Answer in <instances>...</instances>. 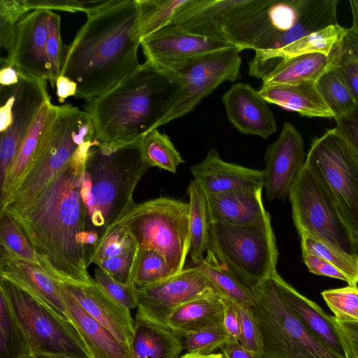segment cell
Segmentation results:
<instances>
[{
    "mask_svg": "<svg viewBox=\"0 0 358 358\" xmlns=\"http://www.w3.org/2000/svg\"><path fill=\"white\" fill-rule=\"evenodd\" d=\"M96 141L83 145L71 160L23 206L7 205L36 252L41 268L59 282L87 283L86 209L82 196L85 162Z\"/></svg>",
    "mask_w": 358,
    "mask_h": 358,
    "instance_id": "6da1fadb",
    "label": "cell"
},
{
    "mask_svg": "<svg viewBox=\"0 0 358 358\" xmlns=\"http://www.w3.org/2000/svg\"><path fill=\"white\" fill-rule=\"evenodd\" d=\"M67 46L62 76L77 84L75 97L90 100L107 92L139 66L136 0H109L87 15Z\"/></svg>",
    "mask_w": 358,
    "mask_h": 358,
    "instance_id": "7a4b0ae2",
    "label": "cell"
},
{
    "mask_svg": "<svg viewBox=\"0 0 358 358\" xmlns=\"http://www.w3.org/2000/svg\"><path fill=\"white\" fill-rule=\"evenodd\" d=\"M182 85L171 71L145 61L107 92L86 105L99 145L120 146L141 142L162 122L175 103Z\"/></svg>",
    "mask_w": 358,
    "mask_h": 358,
    "instance_id": "3957f363",
    "label": "cell"
},
{
    "mask_svg": "<svg viewBox=\"0 0 358 358\" xmlns=\"http://www.w3.org/2000/svg\"><path fill=\"white\" fill-rule=\"evenodd\" d=\"M338 0H255L222 29L220 37L241 51L277 50L338 24Z\"/></svg>",
    "mask_w": 358,
    "mask_h": 358,
    "instance_id": "277c9868",
    "label": "cell"
},
{
    "mask_svg": "<svg viewBox=\"0 0 358 358\" xmlns=\"http://www.w3.org/2000/svg\"><path fill=\"white\" fill-rule=\"evenodd\" d=\"M141 142L94 146L88 154L82 189L85 231L99 238L135 204V188L150 167L143 159Z\"/></svg>",
    "mask_w": 358,
    "mask_h": 358,
    "instance_id": "5b68a950",
    "label": "cell"
},
{
    "mask_svg": "<svg viewBox=\"0 0 358 358\" xmlns=\"http://www.w3.org/2000/svg\"><path fill=\"white\" fill-rule=\"evenodd\" d=\"M189 203L159 196L135 203L113 226L125 227L138 248L157 252L178 273L185 268L189 254Z\"/></svg>",
    "mask_w": 358,
    "mask_h": 358,
    "instance_id": "8992f818",
    "label": "cell"
},
{
    "mask_svg": "<svg viewBox=\"0 0 358 358\" xmlns=\"http://www.w3.org/2000/svg\"><path fill=\"white\" fill-rule=\"evenodd\" d=\"M95 141L94 125L88 113L69 103L58 106L32 166L0 210L31 201L83 145Z\"/></svg>",
    "mask_w": 358,
    "mask_h": 358,
    "instance_id": "52a82bcc",
    "label": "cell"
},
{
    "mask_svg": "<svg viewBox=\"0 0 358 358\" xmlns=\"http://www.w3.org/2000/svg\"><path fill=\"white\" fill-rule=\"evenodd\" d=\"M209 231V249L251 289L277 271L279 253L271 216L250 225L210 223Z\"/></svg>",
    "mask_w": 358,
    "mask_h": 358,
    "instance_id": "ba28073f",
    "label": "cell"
},
{
    "mask_svg": "<svg viewBox=\"0 0 358 358\" xmlns=\"http://www.w3.org/2000/svg\"><path fill=\"white\" fill-rule=\"evenodd\" d=\"M288 197L299 235L308 234L346 255L358 256V239L306 162L294 180Z\"/></svg>",
    "mask_w": 358,
    "mask_h": 358,
    "instance_id": "9c48e42d",
    "label": "cell"
},
{
    "mask_svg": "<svg viewBox=\"0 0 358 358\" xmlns=\"http://www.w3.org/2000/svg\"><path fill=\"white\" fill-rule=\"evenodd\" d=\"M252 289L262 341L259 358H343L326 348L290 311L271 278Z\"/></svg>",
    "mask_w": 358,
    "mask_h": 358,
    "instance_id": "30bf717a",
    "label": "cell"
},
{
    "mask_svg": "<svg viewBox=\"0 0 358 358\" xmlns=\"http://www.w3.org/2000/svg\"><path fill=\"white\" fill-rule=\"evenodd\" d=\"M0 287L24 332L32 355L92 358L72 322L13 282L1 278Z\"/></svg>",
    "mask_w": 358,
    "mask_h": 358,
    "instance_id": "8fae6325",
    "label": "cell"
},
{
    "mask_svg": "<svg viewBox=\"0 0 358 358\" xmlns=\"http://www.w3.org/2000/svg\"><path fill=\"white\" fill-rule=\"evenodd\" d=\"M306 162L358 239V157L355 152L334 128L313 141Z\"/></svg>",
    "mask_w": 358,
    "mask_h": 358,
    "instance_id": "7c38bea8",
    "label": "cell"
},
{
    "mask_svg": "<svg viewBox=\"0 0 358 358\" xmlns=\"http://www.w3.org/2000/svg\"><path fill=\"white\" fill-rule=\"evenodd\" d=\"M241 52L233 46L176 64L167 69L174 73L182 87L162 125L190 113L222 83L238 79Z\"/></svg>",
    "mask_w": 358,
    "mask_h": 358,
    "instance_id": "4fadbf2b",
    "label": "cell"
},
{
    "mask_svg": "<svg viewBox=\"0 0 358 358\" xmlns=\"http://www.w3.org/2000/svg\"><path fill=\"white\" fill-rule=\"evenodd\" d=\"M19 82L1 86L0 185L42 105L50 99L46 81L19 74Z\"/></svg>",
    "mask_w": 358,
    "mask_h": 358,
    "instance_id": "5bb4252c",
    "label": "cell"
},
{
    "mask_svg": "<svg viewBox=\"0 0 358 358\" xmlns=\"http://www.w3.org/2000/svg\"><path fill=\"white\" fill-rule=\"evenodd\" d=\"M136 289L137 313L166 327L169 316L183 304L201 297L220 296L199 266L184 268L164 280Z\"/></svg>",
    "mask_w": 358,
    "mask_h": 358,
    "instance_id": "9a60e30c",
    "label": "cell"
},
{
    "mask_svg": "<svg viewBox=\"0 0 358 358\" xmlns=\"http://www.w3.org/2000/svg\"><path fill=\"white\" fill-rule=\"evenodd\" d=\"M141 45L146 62L166 70L176 64L234 46L222 38L197 35L174 24L145 38Z\"/></svg>",
    "mask_w": 358,
    "mask_h": 358,
    "instance_id": "2e32d148",
    "label": "cell"
},
{
    "mask_svg": "<svg viewBox=\"0 0 358 358\" xmlns=\"http://www.w3.org/2000/svg\"><path fill=\"white\" fill-rule=\"evenodd\" d=\"M49 12L46 9L33 10L20 19L12 51L8 56L1 59V66L10 65L19 74L50 82L47 55Z\"/></svg>",
    "mask_w": 358,
    "mask_h": 358,
    "instance_id": "e0dca14e",
    "label": "cell"
},
{
    "mask_svg": "<svg viewBox=\"0 0 358 358\" xmlns=\"http://www.w3.org/2000/svg\"><path fill=\"white\" fill-rule=\"evenodd\" d=\"M303 138L290 123L285 122L278 139L269 144L264 157V187L268 201L285 200L303 167Z\"/></svg>",
    "mask_w": 358,
    "mask_h": 358,
    "instance_id": "ac0fdd59",
    "label": "cell"
},
{
    "mask_svg": "<svg viewBox=\"0 0 358 358\" xmlns=\"http://www.w3.org/2000/svg\"><path fill=\"white\" fill-rule=\"evenodd\" d=\"M222 100L228 120L241 134L267 138L276 131V120L267 102L250 85H232Z\"/></svg>",
    "mask_w": 358,
    "mask_h": 358,
    "instance_id": "d6986e66",
    "label": "cell"
},
{
    "mask_svg": "<svg viewBox=\"0 0 358 358\" xmlns=\"http://www.w3.org/2000/svg\"><path fill=\"white\" fill-rule=\"evenodd\" d=\"M61 282L90 316L131 347L134 320L129 309L113 299L94 279L87 283Z\"/></svg>",
    "mask_w": 358,
    "mask_h": 358,
    "instance_id": "ffe728a7",
    "label": "cell"
},
{
    "mask_svg": "<svg viewBox=\"0 0 358 358\" xmlns=\"http://www.w3.org/2000/svg\"><path fill=\"white\" fill-rule=\"evenodd\" d=\"M190 171L206 194L264 187L263 170L224 162L213 148L201 162L192 165Z\"/></svg>",
    "mask_w": 358,
    "mask_h": 358,
    "instance_id": "44dd1931",
    "label": "cell"
},
{
    "mask_svg": "<svg viewBox=\"0 0 358 358\" xmlns=\"http://www.w3.org/2000/svg\"><path fill=\"white\" fill-rule=\"evenodd\" d=\"M271 278L283 303L299 321L329 350L347 358L334 316L297 292L277 271Z\"/></svg>",
    "mask_w": 358,
    "mask_h": 358,
    "instance_id": "7402d4cb",
    "label": "cell"
},
{
    "mask_svg": "<svg viewBox=\"0 0 358 358\" xmlns=\"http://www.w3.org/2000/svg\"><path fill=\"white\" fill-rule=\"evenodd\" d=\"M253 2L254 0H187L169 24L180 26L197 35L220 37L223 27Z\"/></svg>",
    "mask_w": 358,
    "mask_h": 358,
    "instance_id": "603a6c76",
    "label": "cell"
},
{
    "mask_svg": "<svg viewBox=\"0 0 358 358\" xmlns=\"http://www.w3.org/2000/svg\"><path fill=\"white\" fill-rule=\"evenodd\" d=\"M0 276L69 319L58 282L41 267L0 249Z\"/></svg>",
    "mask_w": 358,
    "mask_h": 358,
    "instance_id": "cb8c5ba5",
    "label": "cell"
},
{
    "mask_svg": "<svg viewBox=\"0 0 358 358\" xmlns=\"http://www.w3.org/2000/svg\"><path fill=\"white\" fill-rule=\"evenodd\" d=\"M346 28L328 26L310 33L277 50L256 51L249 63L248 73L263 79L282 61L306 54L322 53L329 56L334 46L343 38Z\"/></svg>",
    "mask_w": 358,
    "mask_h": 358,
    "instance_id": "d4e9b609",
    "label": "cell"
},
{
    "mask_svg": "<svg viewBox=\"0 0 358 358\" xmlns=\"http://www.w3.org/2000/svg\"><path fill=\"white\" fill-rule=\"evenodd\" d=\"M67 315L83 339L92 358H134L131 345L120 341L90 316L61 282Z\"/></svg>",
    "mask_w": 358,
    "mask_h": 358,
    "instance_id": "484cf974",
    "label": "cell"
},
{
    "mask_svg": "<svg viewBox=\"0 0 358 358\" xmlns=\"http://www.w3.org/2000/svg\"><path fill=\"white\" fill-rule=\"evenodd\" d=\"M263 187L206 194L210 223L244 226L270 216L262 201Z\"/></svg>",
    "mask_w": 358,
    "mask_h": 358,
    "instance_id": "4316f807",
    "label": "cell"
},
{
    "mask_svg": "<svg viewBox=\"0 0 358 358\" xmlns=\"http://www.w3.org/2000/svg\"><path fill=\"white\" fill-rule=\"evenodd\" d=\"M58 106L47 100L40 108L25 136L10 171L0 185V208L7 202L15 188L32 166L57 113Z\"/></svg>",
    "mask_w": 358,
    "mask_h": 358,
    "instance_id": "83f0119b",
    "label": "cell"
},
{
    "mask_svg": "<svg viewBox=\"0 0 358 358\" xmlns=\"http://www.w3.org/2000/svg\"><path fill=\"white\" fill-rule=\"evenodd\" d=\"M131 350L134 358H179L184 346L182 338L168 327L136 312Z\"/></svg>",
    "mask_w": 358,
    "mask_h": 358,
    "instance_id": "f1b7e54d",
    "label": "cell"
},
{
    "mask_svg": "<svg viewBox=\"0 0 358 358\" xmlns=\"http://www.w3.org/2000/svg\"><path fill=\"white\" fill-rule=\"evenodd\" d=\"M258 92L267 103L302 116L334 118L320 94L316 82L291 85H262Z\"/></svg>",
    "mask_w": 358,
    "mask_h": 358,
    "instance_id": "f546056e",
    "label": "cell"
},
{
    "mask_svg": "<svg viewBox=\"0 0 358 358\" xmlns=\"http://www.w3.org/2000/svg\"><path fill=\"white\" fill-rule=\"evenodd\" d=\"M223 307L218 296L199 298L178 308L166 325L181 338L187 334L210 327L222 326Z\"/></svg>",
    "mask_w": 358,
    "mask_h": 358,
    "instance_id": "4dcf8cb0",
    "label": "cell"
},
{
    "mask_svg": "<svg viewBox=\"0 0 358 358\" xmlns=\"http://www.w3.org/2000/svg\"><path fill=\"white\" fill-rule=\"evenodd\" d=\"M329 56L322 53L298 55L280 62L262 79V86L316 82L329 69Z\"/></svg>",
    "mask_w": 358,
    "mask_h": 358,
    "instance_id": "1f68e13d",
    "label": "cell"
},
{
    "mask_svg": "<svg viewBox=\"0 0 358 358\" xmlns=\"http://www.w3.org/2000/svg\"><path fill=\"white\" fill-rule=\"evenodd\" d=\"M190 210L189 255L194 266L203 261L210 247V221L205 193L194 180L187 189Z\"/></svg>",
    "mask_w": 358,
    "mask_h": 358,
    "instance_id": "d6a6232c",
    "label": "cell"
},
{
    "mask_svg": "<svg viewBox=\"0 0 358 358\" xmlns=\"http://www.w3.org/2000/svg\"><path fill=\"white\" fill-rule=\"evenodd\" d=\"M199 266L217 290L220 297L226 298L237 304L255 306L253 289L222 265L210 249Z\"/></svg>",
    "mask_w": 358,
    "mask_h": 358,
    "instance_id": "836d02e7",
    "label": "cell"
},
{
    "mask_svg": "<svg viewBox=\"0 0 358 358\" xmlns=\"http://www.w3.org/2000/svg\"><path fill=\"white\" fill-rule=\"evenodd\" d=\"M31 355L26 335L0 287V358H31Z\"/></svg>",
    "mask_w": 358,
    "mask_h": 358,
    "instance_id": "e575fe53",
    "label": "cell"
},
{
    "mask_svg": "<svg viewBox=\"0 0 358 358\" xmlns=\"http://www.w3.org/2000/svg\"><path fill=\"white\" fill-rule=\"evenodd\" d=\"M187 0H136V35L145 38L168 25Z\"/></svg>",
    "mask_w": 358,
    "mask_h": 358,
    "instance_id": "d590c367",
    "label": "cell"
},
{
    "mask_svg": "<svg viewBox=\"0 0 358 358\" xmlns=\"http://www.w3.org/2000/svg\"><path fill=\"white\" fill-rule=\"evenodd\" d=\"M329 66L334 68L351 90L358 106V34L346 29L343 39L329 55Z\"/></svg>",
    "mask_w": 358,
    "mask_h": 358,
    "instance_id": "8d00e7d4",
    "label": "cell"
},
{
    "mask_svg": "<svg viewBox=\"0 0 358 358\" xmlns=\"http://www.w3.org/2000/svg\"><path fill=\"white\" fill-rule=\"evenodd\" d=\"M317 90L331 110L334 120L354 110L358 106L349 87L332 66L316 81Z\"/></svg>",
    "mask_w": 358,
    "mask_h": 358,
    "instance_id": "74e56055",
    "label": "cell"
},
{
    "mask_svg": "<svg viewBox=\"0 0 358 358\" xmlns=\"http://www.w3.org/2000/svg\"><path fill=\"white\" fill-rule=\"evenodd\" d=\"M141 150L143 161L150 166H157L171 173H176L178 166L185 162L170 138L157 129L143 138Z\"/></svg>",
    "mask_w": 358,
    "mask_h": 358,
    "instance_id": "f35d334b",
    "label": "cell"
},
{
    "mask_svg": "<svg viewBox=\"0 0 358 358\" xmlns=\"http://www.w3.org/2000/svg\"><path fill=\"white\" fill-rule=\"evenodd\" d=\"M131 234L121 225H115L107 230L91 247L87 253V264L97 266L101 262L117 256L138 248Z\"/></svg>",
    "mask_w": 358,
    "mask_h": 358,
    "instance_id": "ab89813d",
    "label": "cell"
},
{
    "mask_svg": "<svg viewBox=\"0 0 358 358\" xmlns=\"http://www.w3.org/2000/svg\"><path fill=\"white\" fill-rule=\"evenodd\" d=\"M299 236L302 254H312L322 258L346 275L350 281V285H357L358 256L346 255L308 234H301Z\"/></svg>",
    "mask_w": 358,
    "mask_h": 358,
    "instance_id": "60d3db41",
    "label": "cell"
},
{
    "mask_svg": "<svg viewBox=\"0 0 358 358\" xmlns=\"http://www.w3.org/2000/svg\"><path fill=\"white\" fill-rule=\"evenodd\" d=\"M0 245L11 256L41 267L40 260L27 237L5 211H0Z\"/></svg>",
    "mask_w": 358,
    "mask_h": 358,
    "instance_id": "b9f144b4",
    "label": "cell"
},
{
    "mask_svg": "<svg viewBox=\"0 0 358 358\" xmlns=\"http://www.w3.org/2000/svg\"><path fill=\"white\" fill-rule=\"evenodd\" d=\"M175 274L162 255L152 250L138 248L133 278L137 288L155 284Z\"/></svg>",
    "mask_w": 358,
    "mask_h": 358,
    "instance_id": "7bdbcfd3",
    "label": "cell"
},
{
    "mask_svg": "<svg viewBox=\"0 0 358 358\" xmlns=\"http://www.w3.org/2000/svg\"><path fill=\"white\" fill-rule=\"evenodd\" d=\"M322 296L338 322L358 321V287L349 285L324 290Z\"/></svg>",
    "mask_w": 358,
    "mask_h": 358,
    "instance_id": "ee69618b",
    "label": "cell"
},
{
    "mask_svg": "<svg viewBox=\"0 0 358 358\" xmlns=\"http://www.w3.org/2000/svg\"><path fill=\"white\" fill-rule=\"evenodd\" d=\"M47 27V55L50 69V83L54 87L62 73L67 46L62 41L60 16L58 14L50 10Z\"/></svg>",
    "mask_w": 358,
    "mask_h": 358,
    "instance_id": "f6af8a7d",
    "label": "cell"
},
{
    "mask_svg": "<svg viewBox=\"0 0 358 358\" xmlns=\"http://www.w3.org/2000/svg\"><path fill=\"white\" fill-rule=\"evenodd\" d=\"M184 349L188 353L209 355L227 342L222 326L204 328L182 337Z\"/></svg>",
    "mask_w": 358,
    "mask_h": 358,
    "instance_id": "bcb514c9",
    "label": "cell"
},
{
    "mask_svg": "<svg viewBox=\"0 0 358 358\" xmlns=\"http://www.w3.org/2000/svg\"><path fill=\"white\" fill-rule=\"evenodd\" d=\"M25 13L19 0H0V45L6 57L14 45L17 23Z\"/></svg>",
    "mask_w": 358,
    "mask_h": 358,
    "instance_id": "7dc6e473",
    "label": "cell"
},
{
    "mask_svg": "<svg viewBox=\"0 0 358 358\" xmlns=\"http://www.w3.org/2000/svg\"><path fill=\"white\" fill-rule=\"evenodd\" d=\"M237 307L240 317L238 342L245 348L259 357L262 353V341L259 324L254 308L240 304H237Z\"/></svg>",
    "mask_w": 358,
    "mask_h": 358,
    "instance_id": "c3c4849f",
    "label": "cell"
},
{
    "mask_svg": "<svg viewBox=\"0 0 358 358\" xmlns=\"http://www.w3.org/2000/svg\"><path fill=\"white\" fill-rule=\"evenodd\" d=\"M94 275L98 284L116 302L129 310L137 308V289L134 284L120 283L98 266L94 270Z\"/></svg>",
    "mask_w": 358,
    "mask_h": 358,
    "instance_id": "681fc988",
    "label": "cell"
},
{
    "mask_svg": "<svg viewBox=\"0 0 358 358\" xmlns=\"http://www.w3.org/2000/svg\"><path fill=\"white\" fill-rule=\"evenodd\" d=\"M26 13L31 10H59L66 12H84L86 15L106 4L109 0H20Z\"/></svg>",
    "mask_w": 358,
    "mask_h": 358,
    "instance_id": "f907efd6",
    "label": "cell"
},
{
    "mask_svg": "<svg viewBox=\"0 0 358 358\" xmlns=\"http://www.w3.org/2000/svg\"><path fill=\"white\" fill-rule=\"evenodd\" d=\"M138 247L126 253L108 258L97 264V266L117 282L129 285L133 278Z\"/></svg>",
    "mask_w": 358,
    "mask_h": 358,
    "instance_id": "816d5d0a",
    "label": "cell"
},
{
    "mask_svg": "<svg viewBox=\"0 0 358 358\" xmlns=\"http://www.w3.org/2000/svg\"><path fill=\"white\" fill-rule=\"evenodd\" d=\"M223 307L222 328L227 342L238 341L240 317L237 304L226 298L220 297Z\"/></svg>",
    "mask_w": 358,
    "mask_h": 358,
    "instance_id": "f5cc1de1",
    "label": "cell"
},
{
    "mask_svg": "<svg viewBox=\"0 0 358 358\" xmlns=\"http://www.w3.org/2000/svg\"><path fill=\"white\" fill-rule=\"evenodd\" d=\"M336 130L358 157V106L350 113L335 119Z\"/></svg>",
    "mask_w": 358,
    "mask_h": 358,
    "instance_id": "db71d44e",
    "label": "cell"
},
{
    "mask_svg": "<svg viewBox=\"0 0 358 358\" xmlns=\"http://www.w3.org/2000/svg\"><path fill=\"white\" fill-rule=\"evenodd\" d=\"M303 260L308 271L318 275L341 280L350 285L348 276L333 264L312 254H302Z\"/></svg>",
    "mask_w": 358,
    "mask_h": 358,
    "instance_id": "11a10c76",
    "label": "cell"
},
{
    "mask_svg": "<svg viewBox=\"0 0 358 358\" xmlns=\"http://www.w3.org/2000/svg\"><path fill=\"white\" fill-rule=\"evenodd\" d=\"M336 325L347 358H358V321L341 322L336 320Z\"/></svg>",
    "mask_w": 358,
    "mask_h": 358,
    "instance_id": "9f6ffc18",
    "label": "cell"
},
{
    "mask_svg": "<svg viewBox=\"0 0 358 358\" xmlns=\"http://www.w3.org/2000/svg\"><path fill=\"white\" fill-rule=\"evenodd\" d=\"M220 349L224 358H259L258 355L245 348L238 341L226 342Z\"/></svg>",
    "mask_w": 358,
    "mask_h": 358,
    "instance_id": "6f0895ef",
    "label": "cell"
},
{
    "mask_svg": "<svg viewBox=\"0 0 358 358\" xmlns=\"http://www.w3.org/2000/svg\"><path fill=\"white\" fill-rule=\"evenodd\" d=\"M57 96L59 101L62 103L64 100L72 96H76L77 84L69 78L60 76L56 81Z\"/></svg>",
    "mask_w": 358,
    "mask_h": 358,
    "instance_id": "680465c9",
    "label": "cell"
},
{
    "mask_svg": "<svg viewBox=\"0 0 358 358\" xmlns=\"http://www.w3.org/2000/svg\"><path fill=\"white\" fill-rule=\"evenodd\" d=\"M20 76L15 67L10 65H2L0 71L1 86H11L19 82Z\"/></svg>",
    "mask_w": 358,
    "mask_h": 358,
    "instance_id": "91938a15",
    "label": "cell"
},
{
    "mask_svg": "<svg viewBox=\"0 0 358 358\" xmlns=\"http://www.w3.org/2000/svg\"><path fill=\"white\" fill-rule=\"evenodd\" d=\"M350 5L353 20L352 28L358 34V0H350Z\"/></svg>",
    "mask_w": 358,
    "mask_h": 358,
    "instance_id": "94428289",
    "label": "cell"
},
{
    "mask_svg": "<svg viewBox=\"0 0 358 358\" xmlns=\"http://www.w3.org/2000/svg\"><path fill=\"white\" fill-rule=\"evenodd\" d=\"M179 358H224L222 352L212 353L209 355H203L199 353H188L186 352L181 355Z\"/></svg>",
    "mask_w": 358,
    "mask_h": 358,
    "instance_id": "6125c7cd",
    "label": "cell"
},
{
    "mask_svg": "<svg viewBox=\"0 0 358 358\" xmlns=\"http://www.w3.org/2000/svg\"><path fill=\"white\" fill-rule=\"evenodd\" d=\"M31 358H70V357H59L55 355H41V354H33Z\"/></svg>",
    "mask_w": 358,
    "mask_h": 358,
    "instance_id": "be15d7a7",
    "label": "cell"
},
{
    "mask_svg": "<svg viewBox=\"0 0 358 358\" xmlns=\"http://www.w3.org/2000/svg\"></svg>",
    "mask_w": 358,
    "mask_h": 358,
    "instance_id": "e7e4bbea",
    "label": "cell"
}]
</instances>
